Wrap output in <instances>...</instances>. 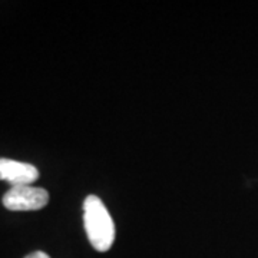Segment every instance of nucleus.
I'll use <instances>...</instances> for the list:
<instances>
[{
	"instance_id": "obj_1",
	"label": "nucleus",
	"mask_w": 258,
	"mask_h": 258,
	"mask_svg": "<svg viewBox=\"0 0 258 258\" xmlns=\"http://www.w3.org/2000/svg\"><path fill=\"white\" fill-rule=\"evenodd\" d=\"M83 221L89 242L96 251L105 252L115 241V224L102 200L89 195L83 203Z\"/></svg>"
},
{
	"instance_id": "obj_2",
	"label": "nucleus",
	"mask_w": 258,
	"mask_h": 258,
	"mask_svg": "<svg viewBox=\"0 0 258 258\" xmlns=\"http://www.w3.org/2000/svg\"><path fill=\"white\" fill-rule=\"evenodd\" d=\"M49 203V192L32 185L12 186L3 197V205L10 211H36Z\"/></svg>"
},
{
	"instance_id": "obj_3",
	"label": "nucleus",
	"mask_w": 258,
	"mask_h": 258,
	"mask_svg": "<svg viewBox=\"0 0 258 258\" xmlns=\"http://www.w3.org/2000/svg\"><path fill=\"white\" fill-rule=\"evenodd\" d=\"M39 179V171L35 165L9 158H0V181H6L12 186L32 185Z\"/></svg>"
},
{
	"instance_id": "obj_4",
	"label": "nucleus",
	"mask_w": 258,
	"mask_h": 258,
	"mask_svg": "<svg viewBox=\"0 0 258 258\" xmlns=\"http://www.w3.org/2000/svg\"><path fill=\"white\" fill-rule=\"evenodd\" d=\"M25 258H50L47 255L46 252H43V251H35V252H32V254H29L28 257Z\"/></svg>"
}]
</instances>
